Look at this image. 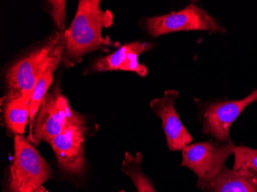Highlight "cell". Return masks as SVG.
Returning a JSON list of instances; mask_svg holds the SVG:
<instances>
[{
	"mask_svg": "<svg viewBox=\"0 0 257 192\" xmlns=\"http://www.w3.org/2000/svg\"><path fill=\"white\" fill-rule=\"evenodd\" d=\"M99 0H80L71 25L65 31L63 60L66 67H73L91 52L105 50L118 43L102 37L103 28L112 26L113 16L109 10L100 8Z\"/></svg>",
	"mask_w": 257,
	"mask_h": 192,
	"instance_id": "1",
	"label": "cell"
},
{
	"mask_svg": "<svg viewBox=\"0 0 257 192\" xmlns=\"http://www.w3.org/2000/svg\"><path fill=\"white\" fill-rule=\"evenodd\" d=\"M53 177L50 165L33 143L23 135L14 136L7 192H33Z\"/></svg>",
	"mask_w": 257,
	"mask_h": 192,
	"instance_id": "2",
	"label": "cell"
},
{
	"mask_svg": "<svg viewBox=\"0 0 257 192\" xmlns=\"http://www.w3.org/2000/svg\"><path fill=\"white\" fill-rule=\"evenodd\" d=\"M65 43V32L55 33L43 46L10 66L6 73L9 92H17L31 99L37 82Z\"/></svg>",
	"mask_w": 257,
	"mask_h": 192,
	"instance_id": "3",
	"label": "cell"
},
{
	"mask_svg": "<svg viewBox=\"0 0 257 192\" xmlns=\"http://www.w3.org/2000/svg\"><path fill=\"white\" fill-rule=\"evenodd\" d=\"M235 145L232 141L219 143L212 140L190 144L182 151L181 166L188 167L196 174V185L204 191L223 169Z\"/></svg>",
	"mask_w": 257,
	"mask_h": 192,
	"instance_id": "4",
	"label": "cell"
},
{
	"mask_svg": "<svg viewBox=\"0 0 257 192\" xmlns=\"http://www.w3.org/2000/svg\"><path fill=\"white\" fill-rule=\"evenodd\" d=\"M144 26L147 33L153 37L181 31L199 30L211 33L226 32L217 20L195 4L165 15L149 17L144 21Z\"/></svg>",
	"mask_w": 257,
	"mask_h": 192,
	"instance_id": "5",
	"label": "cell"
},
{
	"mask_svg": "<svg viewBox=\"0 0 257 192\" xmlns=\"http://www.w3.org/2000/svg\"><path fill=\"white\" fill-rule=\"evenodd\" d=\"M75 113L60 88L53 87L43 99L27 138L34 145L50 142L70 123Z\"/></svg>",
	"mask_w": 257,
	"mask_h": 192,
	"instance_id": "6",
	"label": "cell"
},
{
	"mask_svg": "<svg viewBox=\"0 0 257 192\" xmlns=\"http://www.w3.org/2000/svg\"><path fill=\"white\" fill-rule=\"evenodd\" d=\"M86 133V120L76 112L70 123L49 142L56 154L60 169L64 172L79 174L84 171Z\"/></svg>",
	"mask_w": 257,
	"mask_h": 192,
	"instance_id": "7",
	"label": "cell"
},
{
	"mask_svg": "<svg viewBox=\"0 0 257 192\" xmlns=\"http://www.w3.org/2000/svg\"><path fill=\"white\" fill-rule=\"evenodd\" d=\"M257 102V89L246 97L239 100H220L207 102L200 107L202 132L217 142H230L231 126L251 104Z\"/></svg>",
	"mask_w": 257,
	"mask_h": 192,
	"instance_id": "8",
	"label": "cell"
},
{
	"mask_svg": "<svg viewBox=\"0 0 257 192\" xmlns=\"http://www.w3.org/2000/svg\"><path fill=\"white\" fill-rule=\"evenodd\" d=\"M179 97L178 91L170 89L163 97L150 102V108L163 122V131L167 138V146L170 151H183L193 141L191 134L186 129L175 109V101Z\"/></svg>",
	"mask_w": 257,
	"mask_h": 192,
	"instance_id": "9",
	"label": "cell"
},
{
	"mask_svg": "<svg viewBox=\"0 0 257 192\" xmlns=\"http://www.w3.org/2000/svg\"><path fill=\"white\" fill-rule=\"evenodd\" d=\"M154 47L150 43L137 41L122 45L109 56L97 59L92 67V72H108V71H126L137 73L141 77L148 74V69L145 65L139 62V56L147 53Z\"/></svg>",
	"mask_w": 257,
	"mask_h": 192,
	"instance_id": "10",
	"label": "cell"
},
{
	"mask_svg": "<svg viewBox=\"0 0 257 192\" xmlns=\"http://www.w3.org/2000/svg\"><path fill=\"white\" fill-rule=\"evenodd\" d=\"M31 99L17 92H9L2 99L3 121L12 135H23L30 122Z\"/></svg>",
	"mask_w": 257,
	"mask_h": 192,
	"instance_id": "11",
	"label": "cell"
},
{
	"mask_svg": "<svg viewBox=\"0 0 257 192\" xmlns=\"http://www.w3.org/2000/svg\"><path fill=\"white\" fill-rule=\"evenodd\" d=\"M203 192H257V171L225 165Z\"/></svg>",
	"mask_w": 257,
	"mask_h": 192,
	"instance_id": "12",
	"label": "cell"
},
{
	"mask_svg": "<svg viewBox=\"0 0 257 192\" xmlns=\"http://www.w3.org/2000/svg\"><path fill=\"white\" fill-rule=\"evenodd\" d=\"M65 46H66V43L63 45L56 52L49 65L48 68L45 71L43 76L40 77L36 85L33 95H32L31 102H30V127L33 125L35 117L38 112L42 102L46 94L48 93L49 89L53 84V73L56 72L63 60Z\"/></svg>",
	"mask_w": 257,
	"mask_h": 192,
	"instance_id": "13",
	"label": "cell"
},
{
	"mask_svg": "<svg viewBox=\"0 0 257 192\" xmlns=\"http://www.w3.org/2000/svg\"><path fill=\"white\" fill-rule=\"evenodd\" d=\"M143 154H135L126 151L122 162V172L131 179L137 192H157L154 181L144 172L142 167Z\"/></svg>",
	"mask_w": 257,
	"mask_h": 192,
	"instance_id": "14",
	"label": "cell"
},
{
	"mask_svg": "<svg viewBox=\"0 0 257 192\" xmlns=\"http://www.w3.org/2000/svg\"><path fill=\"white\" fill-rule=\"evenodd\" d=\"M232 154L234 155L233 169L257 171V149L243 145H235Z\"/></svg>",
	"mask_w": 257,
	"mask_h": 192,
	"instance_id": "15",
	"label": "cell"
},
{
	"mask_svg": "<svg viewBox=\"0 0 257 192\" xmlns=\"http://www.w3.org/2000/svg\"><path fill=\"white\" fill-rule=\"evenodd\" d=\"M49 12L53 18L55 25L60 31L65 30L66 17V2L64 0H50L47 2Z\"/></svg>",
	"mask_w": 257,
	"mask_h": 192,
	"instance_id": "16",
	"label": "cell"
},
{
	"mask_svg": "<svg viewBox=\"0 0 257 192\" xmlns=\"http://www.w3.org/2000/svg\"><path fill=\"white\" fill-rule=\"evenodd\" d=\"M33 192H49L48 190H46L43 186H41V187H38L37 190H34Z\"/></svg>",
	"mask_w": 257,
	"mask_h": 192,
	"instance_id": "17",
	"label": "cell"
},
{
	"mask_svg": "<svg viewBox=\"0 0 257 192\" xmlns=\"http://www.w3.org/2000/svg\"><path fill=\"white\" fill-rule=\"evenodd\" d=\"M119 192H125V191L124 190H120V191H119Z\"/></svg>",
	"mask_w": 257,
	"mask_h": 192,
	"instance_id": "18",
	"label": "cell"
}]
</instances>
